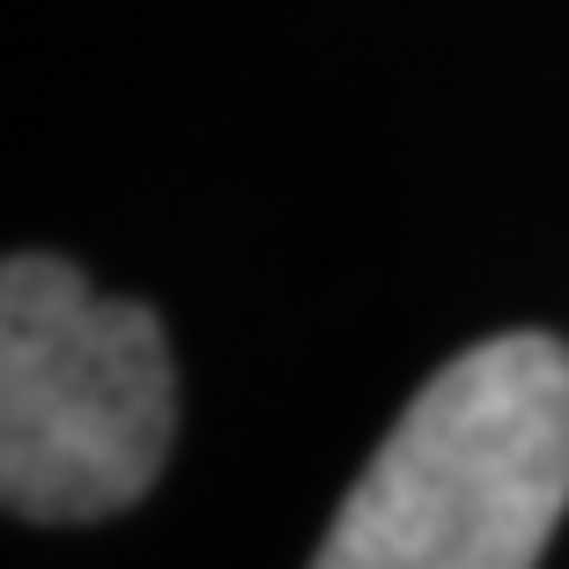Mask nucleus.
<instances>
[{
    "label": "nucleus",
    "instance_id": "2",
    "mask_svg": "<svg viewBox=\"0 0 569 569\" xmlns=\"http://www.w3.org/2000/svg\"><path fill=\"white\" fill-rule=\"evenodd\" d=\"M178 429L170 340L148 303L16 252L0 274V496L38 526H97L156 488Z\"/></svg>",
    "mask_w": 569,
    "mask_h": 569
},
{
    "label": "nucleus",
    "instance_id": "1",
    "mask_svg": "<svg viewBox=\"0 0 569 569\" xmlns=\"http://www.w3.org/2000/svg\"><path fill=\"white\" fill-rule=\"evenodd\" d=\"M562 510L569 348L496 333L407 400L311 569H540Z\"/></svg>",
    "mask_w": 569,
    "mask_h": 569
}]
</instances>
